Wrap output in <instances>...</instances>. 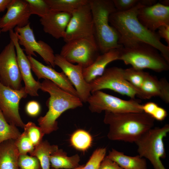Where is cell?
<instances>
[{"instance_id": "6da1fadb", "label": "cell", "mask_w": 169, "mask_h": 169, "mask_svg": "<svg viewBox=\"0 0 169 169\" xmlns=\"http://www.w3.org/2000/svg\"><path fill=\"white\" fill-rule=\"evenodd\" d=\"M144 6L139 3L125 12H115L109 17V22L119 35V44L129 41H140L150 44L156 49L169 64V46L163 44L157 32L151 31L139 21L137 14Z\"/></svg>"}, {"instance_id": "7a4b0ae2", "label": "cell", "mask_w": 169, "mask_h": 169, "mask_svg": "<svg viewBox=\"0 0 169 169\" xmlns=\"http://www.w3.org/2000/svg\"><path fill=\"white\" fill-rule=\"evenodd\" d=\"M155 119L144 112L113 113L105 111L103 121L109 125L110 140L135 142L153 128Z\"/></svg>"}, {"instance_id": "3957f363", "label": "cell", "mask_w": 169, "mask_h": 169, "mask_svg": "<svg viewBox=\"0 0 169 169\" xmlns=\"http://www.w3.org/2000/svg\"><path fill=\"white\" fill-rule=\"evenodd\" d=\"M40 90L48 93L47 101L49 110L38 120V125L44 133L48 134L58 129L57 119L66 110L83 106L79 98L63 90L51 81L45 79L41 83Z\"/></svg>"}, {"instance_id": "277c9868", "label": "cell", "mask_w": 169, "mask_h": 169, "mask_svg": "<svg viewBox=\"0 0 169 169\" xmlns=\"http://www.w3.org/2000/svg\"><path fill=\"white\" fill-rule=\"evenodd\" d=\"M121 45L118 49V60L122 61L125 64L136 69H149L156 72L169 70V64L151 45L140 41L127 42Z\"/></svg>"}, {"instance_id": "5b68a950", "label": "cell", "mask_w": 169, "mask_h": 169, "mask_svg": "<svg viewBox=\"0 0 169 169\" xmlns=\"http://www.w3.org/2000/svg\"><path fill=\"white\" fill-rule=\"evenodd\" d=\"M92 14L94 37L100 52L102 54L110 49H119V35L109 22V17L116 11L112 0H89Z\"/></svg>"}, {"instance_id": "8992f818", "label": "cell", "mask_w": 169, "mask_h": 169, "mask_svg": "<svg viewBox=\"0 0 169 169\" xmlns=\"http://www.w3.org/2000/svg\"><path fill=\"white\" fill-rule=\"evenodd\" d=\"M169 132V125L152 128L147 131L135 143L137 152L141 157L148 159L154 169H166L161 158L166 157L163 139Z\"/></svg>"}, {"instance_id": "52a82bcc", "label": "cell", "mask_w": 169, "mask_h": 169, "mask_svg": "<svg viewBox=\"0 0 169 169\" xmlns=\"http://www.w3.org/2000/svg\"><path fill=\"white\" fill-rule=\"evenodd\" d=\"M94 37L74 39L66 42L60 55L69 62L77 63L83 68L90 66L99 55Z\"/></svg>"}, {"instance_id": "ba28073f", "label": "cell", "mask_w": 169, "mask_h": 169, "mask_svg": "<svg viewBox=\"0 0 169 169\" xmlns=\"http://www.w3.org/2000/svg\"><path fill=\"white\" fill-rule=\"evenodd\" d=\"M86 102L92 113H100L103 111L113 113L142 112V105L137 100H124L98 90L91 93Z\"/></svg>"}, {"instance_id": "9c48e42d", "label": "cell", "mask_w": 169, "mask_h": 169, "mask_svg": "<svg viewBox=\"0 0 169 169\" xmlns=\"http://www.w3.org/2000/svg\"><path fill=\"white\" fill-rule=\"evenodd\" d=\"M124 69L114 66L106 68L100 76L90 83L91 93L103 89H109L135 99L138 90L125 78Z\"/></svg>"}, {"instance_id": "30bf717a", "label": "cell", "mask_w": 169, "mask_h": 169, "mask_svg": "<svg viewBox=\"0 0 169 169\" xmlns=\"http://www.w3.org/2000/svg\"><path fill=\"white\" fill-rule=\"evenodd\" d=\"M93 37V22L89 1L71 14L63 39L66 43L75 39Z\"/></svg>"}, {"instance_id": "8fae6325", "label": "cell", "mask_w": 169, "mask_h": 169, "mask_svg": "<svg viewBox=\"0 0 169 169\" xmlns=\"http://www.w3.org/2000/svg\"><path fill=\"white\" fill-rule=\"evenodd\" d=\"M14 30L19 45L24 47L28 56L37 57L35 53L36 52L46 64L53 68L55 67V54L53 49L44 41L36 40L30 23L23 27H16Z\"/></svg>"}, {"instance_id": "7c38bea8", "label": "cell", "mask_w": 169, "mask_h": 169, "mask_svg": "<svg viewBox=\"0 0 169 169\" xmlns=\"http://www.w3.org/2000/svg\"><path fill=\"white\" fill-rule=\"evenodd\" d=\"M28 94L24 87L19 90L13 89L0 82V109L8 123L23 128L25 124L19 113V105L22 98Z\"/></svg>"}, {"instance_id": "4fadbf2b", "label": "cell", "mask_w": 169, "mask_h": 169, "mask_svg": "<svg viewBox=\"0 0 169 169\" xmlns=\"http://www.w3.org/2000/svg\"><path fill=\"white\" fill-rule=\"evenodd\" d=\"M22 80L15 45L10 40L0 53V82L13 89L19 90L23 87Z\"/></svg>"}, {"instance_id": "5bb4252c", "label": "cell", "mask_w": 169, "mask_h": 169, "mask_svg": "<svg viewBox=\"0 0 169 169\" xmlns=\"http://www.w3.org/2000/svg\"><path fill=\"white\" fill-rule=\"evenodd\" d=\"M55 65L59 67L75 87L79 97L83 102H86L91 94L89 84L84 79L83 68L79 64L71 63L59 54H55Z\"/></svg>"}, {"instance_id": "9a60e30c", "label": "cell", "mask_w": 169, "mask_h": 169, "mask_svg": "<svg viewBox=\"0 0 169 169\" xmlns=\"http://www.w3.org/2000/svg\"><path fill=\"white\" fill-rule=\"evenodd\" d=\"M31 15L25 0H12L7 12L0 18V29L6 32L16 27H24L30 23Z\"/></svg>"}, {"instance_id": "2e32d148", "label": "cell", "mask_w": 169, "mask_h": 169, "mask_svg": "<svg viewBox=\"0 0 169 169\" xmlns=\"http://www.w3.org/2000/svg\"><path fill=\"white\" fill-rule=\"evenodd\" d=\"M9 32L10 40L15 45L17 62L22 80L25 84V91L31 96H38V91L40 89L41 83L36 80L33 77L30 63L19 45L14 30H11Z\"/></svg>"}, {"instance_id": "e0dca14e", "label": "cell", "mask_w": 169, "mask_h": 169, "mask_svg": "<svg viewBox=\"0 0 169 169\" xmlns=\"http://www.w3.org/2000/svg\"><path fill=\"white\" fill-rule=\"evenodd\" d=\"M137 17L147 28L156 32L160 26L169 25V6L159 3L150 6H143L139 9Z\"/></svg>"}, {"instance_id": "ac0fdd59", "label": "cell", "mask_w": 169, "mask_h": 169, "mask_svg": "<svg viewBox=\"0 0 169 169\" xmlns=\"http://www.w3.org/2000/svg\"><path fill=\"white\" fill-rule=\"evenodd\" d=\"M27 57L30 63L31 69L38 79L49 80L63 90L78 97L76 90L63 72H57L52 67L44 65L32 56H27Z\"/></svg>"}, {"instance_id": "d6986e66", "label": "cell", "mask_w": 169, "mask_h": 169, "mask_svg": "<svg viewBox=\"0 0 169 169\" xmlns=\"http://www.w3.org/2000/svg\"><path fill=\"white\" fill-rule=\"evenodd\" d=\"M137 96L144 100L157 96L168 104L169 103V83L165 77L158 79L148 73L138 90Z\"/></svg>"}, {"instance_id": "ffe728a7", "label": "cell", "mask_w": 169, "mask_h": 169, "mask_svg": "<svg viewBox=\"0 0 169 169\" xmlns=\"http://www.w3.org/2000/svg\"><path fill=\"white\" fill-rule=\"evenodd\" d=\"M71 17V13L50 11L40 22L44 32L58 39L63 38Z\"/></svg>"}, {"instance_id": "44dd1931", "label": "cell", "mask_w": 169, "mask_h": 169, "mask_svg": "<svg viewBox=\"0 0 169 169\" xmlns=\"http://www.w3.org/2000/svg\"><path fill=\"white\" fill-rule=\"evenodd\" d=\"M119 53L118 49H114L99 55L90 66L83 68V74L85 80L89 83L101 76L108 64L118 60Z\"/></svg>"}, {"instance_id": "7402d4cb", "label": "cell", "mask_w": 169, "mask_h": 169, "mask_svg": "<svg viewBox=\"0 0 169 169\" xmlns=\"http://www.w3.org/2000/svg\"><path fill=\"white\" fill-rule=\"evenodd\" d=\"M19 156L15 140H8L0 143V169H19Z\"/></svg>"}, {"instance_id": "603a6c76", "label": "cell", "mask_w": 169, "mask_h": 169, "mask_svg": "<svg viewBox=\"0 0 169 169\" xmlns=\"http://www.w3.org/2000/svg\"><path fill=\"white\" fill-rule=\"evenodd\" d=\"M107 156L123 169H147L145 159L137 155L130 156L112 149Z\"/></svg>"}, {"instance_id": "cb8c5ba5", "label": "cell", "mask_w": 169, "mask_h": 169, "mask_svg": "<svg viewBox=\"0 0 169 169\" xmlns=\"http://www.w3.org/2000/svg\"><path fill=\"white\" fill-rule=\"evenodd\" d=\"M80 161V157L78 154L68 156L61 149H58L50 157L51 166L55 169H74L80 165L79 164Z\"/></svg>"}, {"instance_id": "d4e9b609", "label": "cell", "mask_w": 169, "mask_h": 169, "mask_svg": "<svg viewBox=\"0 0 169 169\" xmlns=\"http://www.w3.org/2000/svg\"><path fill=\"white\" fill-rule=\"evenodd\" d=\"M58 149V146L51 145L47 141H42L30 155L38 159L42 169H50V156Z\"/></svg>"}, {"instance_id": "484cf974", "label": "cell", "mask_w": 169, "mask_h": 169, "mask_svg": "<svg viewBox=\"0 0 169 169\" xmlns=\"http://www.w3.org/2000/svg\"><path fill=\"white\" fill-rule=\"evenodd\" d=\"M51 11L72 14L89 0H45Z\"/></svg>"}, {"instance_id": "4316f807", "label": "cell", "mask_w": 169, "mask_h": 169, "mask_svg": "<svg viewBox=\"0 0 169 169\" xmlns=\"http://www.w3.org/2000/svg\"><path fill=\"white\" fill-rule=\"evenodd\" d=\"M21 134L16 126L7 122L0 109V143L8 140H16Z\"/></svg>"}, {"instance_id": "83f0119b", "label": "cell", "mask_w": 169, "mask_h": 169, "mask_svg": "<svg viewBox=\"0 0 169 169\" xmlns=\"http://www.w3.org/2000/svg\"><path fill=\"white\" fill-rule=\"evenodd\" d=\"M148 73L132 67L124 69L125 79L138 90V93Z\"/></svg>"}, {"instance_id": "f1b7e54d", "label": "cell", "mask_w": 169, "mask_h": 169, "mask_svg": "<svg viewBox=\"0 0 169 169\" xmlns=\"http://www.w3.org/2000/svg\"><path fill=\"white\" fill-rule=\"evenodd\" d=\"M70 141L72 146L75 148L84 151L90 146L92 138L88 132L79 130L73 134L71 137Z\"/></svg>"}, {"instance_id": "f546056e", "label": "cell", "mask_w": 169, "mask_h": 169, "mask_svg": "<svg viewBox=\"0 0 169 169\" xmlns=\"http://www.w3.org/2000/svg\"><path fill=\"white\" fill-rule=\"evenodd\" d=\"M23 129L24 132L28 136L35 147L43 141L42 139L45 134L41 128L37 126L35 124L31 121L25 124Z\"/></svg>"}, {"instance_id": "4dcf8cb0", "label": "cell", "mask_w": 169, "mask_h": 169, "mask_svg": "<svg viewBox=\"0 0 169 169\" xmlns=\"http://www.w3.org/2000/svg\"><path fill=\"white\" fill-rule=\"evenodd\" d=\"M31 15L35 14L41 18L46 16L51 11L45 0H25Z\"/></svg>"}, {"instance_id": "1f68e13d", "label": "cell", "mask_w": 169, "mask_h": 169, "mask_svg": "<svg viewBox=\"0 0 169 169\" xmlns=\"http://www.w3.org/2000/svg\"><path fill=\"white\" fill-rule=\"evenodd\" d=\"M15 143L19 155L27 154L28 153H30L35 148L33 143L24 132L15 140Z\"/></svg>"}, {"instance_id": "d6a6232c", "label": "cell", "mask_w": 169, "mask_h": 169, "mask_svg": "<svg viewBox=\"0 0 169 169\" xmlns=\"http://www.w3.org/2000/svg\"><path fill=\"white\" fill-rule=\"evenodd\" d=\"M18 163L19 169H42L36 157L27 154L19 155Z\"/></svg>"}, {"instance_id": "836d02e7", "label": "cell", "mask_w": 169, "mask_h": 169, "mask_svg": "<svg viewBox=\"0 0 169 169\" xmlns=\"http://www.w3.org/2000/svg\"><path fill=\"white\" fill-rule=\"evenodd\" d=\"M106 151V148H100L96 150L83 169H98L101 162L105 156Z\"/></svg>"}, {"instance_id": "e575fe53", "label": "cell", "mask_w": 169, "mask_h": 169, "mask_svg": "<svg viewBox=\"0 0 169 169\" xmlns=\"http://www.w3.org/2000/svg\"><path fill=\"white\" fill-rule=\"evenodd\" d=\"M116 11H128L136 5L139 0H112Z\"/></svg>"}, {"instance_id": "d590c367", "label": "cell", "mask_w": 169, "mask_h": 169, "mask_svg": "<svg viewBox=\"0 0 169 169\" xmlns=\"http://www.w3.org/2000/svg\"><path fill=\"white\" fill-rule=\"evenodd\" d=\"M142 109L144 112L156 119L161 114V107L159 106L155 102H149L142 105Z\"/></svg>"}, {"instance_id": "8d00e7d4", "label": "cell", "mask_w": 169, "mask_h": 169, "mask_svg": "<svg viewBox=\"0 0 169 169\" xmlns=\"http://www.w3.org/2000/svg\"><path fill=\"white\" fill-rule=\"evenodd\" d=\"M25 111L29 116L35 117L38 116L41 111V106L39 103L35 100L28 101L26 104Z\"/></svg>"}, {"instance_id": "74e56055", "label": "cell", "mask_w": 169, "mask_h": 169, "mask_svg": "<svg viewBox=\"0 0 169 169\" xmlns=\"http://www.w3.org/2000/svg\"><path fill=\"white\" fill-rule=\"evenodd\" d=\"M98 169H123L107 156L101 162Z\"/></svg>"}, {"instance_id": "f35d334b", "label": "cell", "mask_w": 169, "mask_h": 169, "mask_svg": "<svg viewBox=\"0 0 169 169\" xmlns=\"http://www.w3.org/2000/svg\"><path fill=\"white\" fill-rule=\"evenodd\" d=\"M158 30L157 33L160 37L164 38L169 46V25L161 26Z\"/></svg>"}, {"instance_id": "ab89813d", "label": "cell", "mask_w": 169, "mask_h": 169, "mask_svg": "<svg viewBox=\"0 0 169 169\" xmlns=\"http://www.w3.org/2000/svg\"><path fill=\"white\" fill-rule=\"evenodd\" d=\"M11 1L12 0H0V13L7 9Z\"/></svg>"}, {"instance_id": "60d3db41", "label": "cell", "mask_w": 169, "mask_h": 169, "mask_svg": "<svg viewBox=\"0 0 169 169\" xmlns=\"http://www.w3.org/2000/svg\"><path fill=\"white\" fill-rule=\"evenodd\" d=\"M155 0H139V3L145 6H150L156 3Z\"/></svg>"}, {"instance_id": "b9f144b4", "label": "cell", "mask_w": 169, "mask_h": 169, "mask_svg": "<svg viewBox=\"0 0 169 169\" xmlns=\"http://www.w3.org/2000/svg\"><path fill=\"white\" fill-rule=\"evenodd\" d=\"M160 3L164 6H169V1L168 0H162V1H161Z\"/></svg>"}, {"instance_id": "7bdbcfd3", "label": "cell", "mask_w": 169, "mask_h": 169, "mask_svg": "<svg viewBox=\"0 0 169 169\" xmlns=\"http://www.w3.org/2000/svg\"><path fill=\"white\" fill-rule=\"evenodd\" d=\"M84 166V165H80L79 167L74 169H83ZM50 169H55V168H52Z\"/></svg>"}, {"instance_id": "ee69618b", "label": "cell", "mask_w": 169, "mask_h": 169, "mask_svg": "<svg viewBox=\"0 0 169 169\" xmlns=\"http://www.w3.org/2000/svg\"><path fill=\"white\" fill-rule=\"evenodd\" d=\"M1 33H2V31L0 29V37L1 36Z\"/></svg>"}]
</instances>
